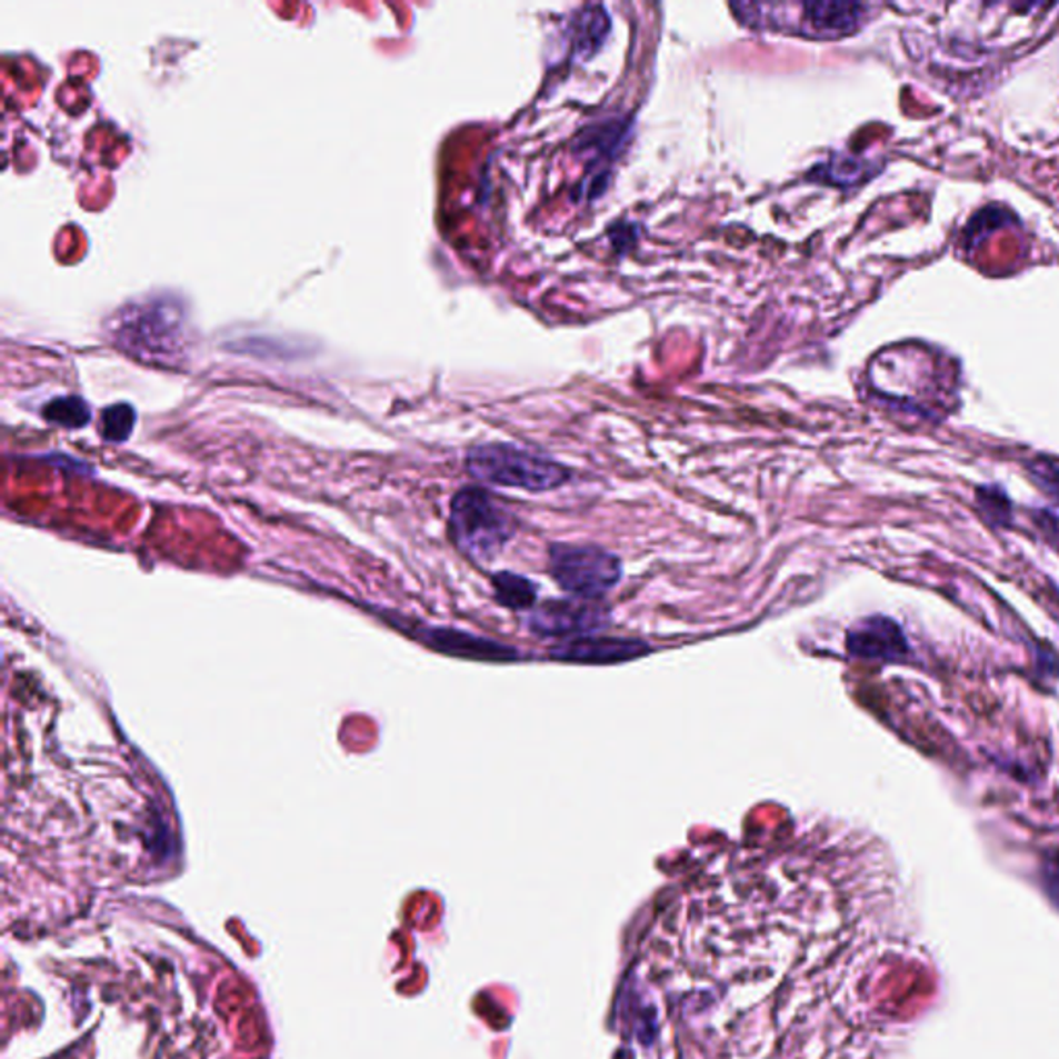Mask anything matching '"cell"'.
Listing matches in <instances>:
<instances>
[{"instance_id":"obj_6","label":"cell","mask_w":1059,"mask_h":1059,"mask_svg":"<svg viewBox=\"0 0 1059 1059\" xmlns=\"http://www.w3.org/2000/svg\"><path fill=\"white\" fill-rule=\"evenodd\" d=\"M650 646L631 638H609V636H582L563 640L549 650L551 660L573 662V665H619L650 655Z\"/></svg>"},{"instance_id":"obj_3","label":"cell","mask_w":1059,"mask_h":1059,"mask_svg":"<svg viewBox=\"0 0 1059 1059\" xmlns=\"http://www.w3.org/2000/svg\"><path fill=\"white\" fill-rule=\"evenodd\" d=\"M547 563L563 592L586 600H602L623 578L621 559L598 545L552 542Z\"/></svg>"},{"instance_id":"obj_15","label":"cell","mask_w":1059,"mask_h":1059,"mask_svg":"<svg viewBox=\"0 0 1059 1059\" xmlns=\"http://www.w3.org/2000/svg\"><path fill=\"white\" fill-rule=\"evenodd\" d=\"M609 31V19L602 11V7H592L586 11L582 23V50H595L602 44L605 36Z\"/></svg>"},{"instance_id":"obj_9","label":"cell","mask_w":1059,"mask_h":1059,"mask_svg":"<svg viewBox=\"0 0 1059 1059\" xmlns=\"http://www.w3.org/2000/svg\"><path fill=\"white\" fill-rule=\"evenodd\" d=\"M494 600L509 611H532L537 607V583L520 573L499 571L491 578Z\"/></svg>"},{"instance_id":"obj_8","label":"cell","mask_w":1059,"mask_h":1059,"mask_svg":"<svg viewBox=\"0 0 1059 1059\" xmlns=\"http://www.w3.org/2000/svg\"><path fill=\"white\" fill-rule=\"evenodd\" d=\"M429 646L441 650L449 657L470 658V660H491V662H509L520 660V652L503 643L492 642L478 638L458 629H429L427 631Z\"/></svg>"},{"instance_id":"obj_2","label":"cell","mask_w":1059,"mask_h":1059,"mask_svg":"<svg viewBox=\"0 0 1059 1059\" xmlns=\"http://www.w3.org/2000/svg\"><path fill=\"white\" fill-rule=\"evenodd\" d=\"M466 468L487 484L528 492L555 491L571 478L568 466L509 443H487L470 449Z\"/></svg>"},{"instance_id":"obj_4","label":"cell","mask_w":1059,"mask_h":1059,"mask_svg":"<svg viewBox=\"0 0 1059 1059\" xmlns=\"http://www.w3.org/2000/svg\"><path fill=\"white\" fill-rule=\"evenodd\" d=\"M611 626V609L602 600L549 598L526 617V627L538 638H582Z\"/></svg>"},{"instance_id":"obj_11","label":"cell","mask_w":1059,"mask_h":1059,"mask_svg":"<svg viewBox=\"0 0 1059 1059\" xmlns=\"http://www.w3.org/2000/svg\"><path fill=\"white\" fill-rule=\"evenodd\" d=\"M816 174L820 179L828 180L830 184H840V187H847V184H857L861 180L869 179L873 174L871 166L863 162V160H857V158H845V156H835L830 164H823L816 170Z\"/></svg>"},{"instance_id":"obj_13","label":"cell","mask_w":1059,"mask_h":1059,"mask_svg":"<svg viewBox=\"0 0 1059 1059\" xmlns=\"http://www.w3.org/2000/svg\"><path fill=\"white\" fill-rule=\"evenodd\" d=\"M977 501L979 508L987 516V520L996 526H1006L1012 520V508L1006 497V492L1000 491V487H981L977 491Z\"/></svg>"},{"instance_id":"obj_12","label":"cell","mask_w":1059,"mask_h":1059,"mask_svg":"<svg viewBox=\"0 0 1059 1059\" xmlns=\"http://www.w3.org/2000/svg\"><path fill=\"white\" fill-rule=\"evenodd\" d=\"M134 422H137V414H134L133 406L114 403V406H108L102 412L100 433L110 443H124L133 433Z\"/></svg>"},{"instance_id":"obj_10","label":"cell","mask_w":1059,"mask_h":1059,"mask_svg":"<svg viewBox=\"0 0 1059 1059\" xmlns=\"http://www.w3.org/2000/svg\"><path fill=\"white\" fill-rule=\"evenodd\" d=\"M42 417L46 422L64 427V429H83L88 427L91 420L90 403L86 402L79 396H67V398H54L48 402L42 410Z\"/></svg>"},{"instance_id":"obj_7","label":"cell","mask_w":1059,"mask_h":1059,"mask_svg":"<svg viewBox=\"0 0 1059 1059\" xmlns=\"http://www.w3.org/2000/svg\"><path fill=\"white\" fill-rule=\"evenodd\" d=\"M801 11L807 36L838 38L859 30L869 7L859 2H806Z\"/></svg>"},{"instance_id":"obj_14","label":"cell","mask_w":1059,"mask_h":1059,"mask_svg":"<svg viewBox=\"0 0 1059 1059\" xmlns=\"http://www.w3.org/2000/svg\"><path fill=\"white\" fill-rule=\"evenodd\" d=\"M1030 478L1049 492L1051 497L1059 499V460L1051 456H1037L1035 460L1027 462Z\"/></svg>"},{"instance_id":"obj_5","label":"cell","mask_w":1059,"mask_h":1059,"mask_svg":"<svg viewBox=\"0 0 1059 1059\" xmlns=\"http://www.w3.org/2000/svg\"><path fill=\"white\" fill-rule=\"evenodd\" d=\"M847 650L855 658L900 662L909 657L910 646L902 627L890 617H867L847 631Z\"/></svg>"},{"instance_id":"obj_1","label":"cell","mask_w":1059,"mask_h":1059,"mask_svg":"<svg viewBox=\"0 0 1059 1059\" xmlns=\"http://www.w3.org/2000/svg\"><path fill=\"white\" fill-rule=\"evenodd\" d=\"M520 520L492 492L463 487L449 506V532L456 547L477 563L494 561L518 535Z\"/></svg>"}]
</instances>
